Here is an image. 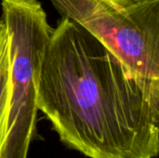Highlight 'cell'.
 Returning <instances> with one entry per match:
<instances>
[{"label":"cell","instance_id":"obj_3","mask_svg":"<svg viewBox=\"0 0 159 158\" xmlns=\"http://www.w3.org/2000/svg\"><path fill=\"white\" fill-rule=\"evenodd\" d=\"M134 74L159 80V0H50Z\"/></svg>","mask_w":159,"mask_h":158},{"label":"cell","instance_id":"obj_5","mask_svg":"<svg viewBox=\"0 0 159 158\" xmlns=\"http://www.w3.org/2000/svg\"><path fill=\"white\" fill-rule=\"evenodd\" d=\"M124 1H137V0H124Z\"/></svg>","mask_w":159,"mask_h":158},{"label":"cell","instance_id":"obj_1","mask_svg":"<svg viewBox=\"0 0 159 158\" xmlns=\"http://www.w3.org/2000/svg\"><path fill=\"white\" fill-rule=\"evenodd\" d=\"M38 111L60 141L89 158H155L159 80L137 75L101 41L62 17L37 82Z\"/></svg>","mask_w":159,"mask_h":158},{"label":"cell","instance_id":"obj_4","mask_svg":"<svg viewBox=\"0 0 159 158\" xmlns=\"http://www.w3.org/2000/svg\"><path fill=\"white\" fill-rule=\"evenodd\" d=\"M10 102V47L7 26L0 18V158L6 138Z\"/></svg>","mask_w":159,"mask_h":158},{"label":"cell","instance_id":"obj_2","mask_svg":"<svg viewBox=\"0 0 159 158\" xmlns=\"http://www.w3.org/2000/svg\"><path fill=\"white\" fill-rule=\"evenodd\" d=\"M10 47V102L1 158H27L35 131L37 82L53 28L38 0H2Z\"/></svg>","mask_w":159,"mask_h":158}]
</instances>
